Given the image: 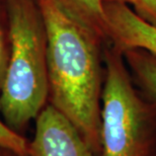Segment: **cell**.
<instances>
[{
  "instance_id": "9",
  "label": "cell",
  "mask_w": 156,
  "mask_h": 156,
  "mask_svg": "<svg viewBox=\"0 0 156 156\" xmlns=\"http://www.w3.org/2000/svg\"><path fill=\"white\" fill-rule=\"evenodd\" d=\"M0 149L14 156H30L29 142L16 131L0 120Z\"/></svg>"
},
{
  "instance_id": "8",
  "label": "cell",
  "mask_w": 156,
  "mask_h": 156,
  "mask_svg": "<svg viewBox=\"0 0 156 156\" xmlns=\"http://www.w3.org/2000/svg\"><path fill=\"white\" fill-rule=\"evenodd\" d=\"M10 53L9 20L5 0H0V92L4 82Z\"/></svg>"
},
{
  "instance_id": "7",
  "label": "cell",
  "mask_w": 156,
  "mask_h": 156,
  "mask_svg": "<svg viewBox=\"0 0 156 156\" xmlns=\"http://www.w3.org/2000/svg\"><path fill=\"white\" fill-rule=\"evenodd\" d=\"M73 17L108 43V23L104 0H57Z\"/></svg>"
},
{
  "instance_id": "1",
  "label": "cell",
  "mask_w": 156,
  "mask_h": 156,
  "mask_svg": "<svg viewBox=\"0 0 156 156\" xmlns=\"http://www.w3.org/2000/svg\"><path fill=\"white\" fill-rule=\"evenodd\" d=\"M48 39V104L79 131L101 156L105 41L73 17L57 0H39Z\"/></svg>"
},
{
  "instance_id": "4",
  "label": "cell",
  "mask_w": 156,
  "mask_h": 156,
  "mask_svg": "<svg viewBox=\"0 0 156 156\" xmlns=\"http://www.w3.org/2000/svg\"><path fill=\"white\" fill-rule=\"evenodd\" d=\"M30 156H98L75 126L51 105L36 118Z\"/></svg>"
},
{
  "instance_id": "10",
  "label": "cell",
  "mask_w": 156,
  "mask_h": 156,
  "mask_svg": "<svg viewBox=\"0 0 156 156\" xmlns=\"http://www.w3.org/2000/svg\"><path fill=\"white\" fill-rule=\"evenodd\" d=\"M104 2L128 5L138 16L156 27V0H104Z\"/></svg>"
},
{
  "instance_id": "11",
  "label": "cell",
  "mask_w": 156,
  "mask_h": 156,
  "mask_svg": "<svg viewBox=\"0 0 156 156\" xmlns=\"http://www.w3.org/2000/svg\"><path fill=\"white\" fill-rule=\"evenodd\" d=\"M0 150H1V149H0Z\"/></svg>"
},
{
  "instance_id": "2",
  "label": "cell",
  "mask_w": 156,
  "mask_h": 156,
  "mask_svg": "<svg viewBox=\"0 0 156 156\" xmlns=\"http://www.w3.org/2000/svg\"><path fill=\"white\" fill-rule=\"evenodd\" d=\"M5 1L10 53L0 92V114L18 132L48 105V39L39 0Z\"/></svg>"
},
{
  "instance_id": "6",
  "label": "cell",
  "mask_w": 156,
  "mask_h": 156,
  "mask_svg": "<svg viewBox=\"0 0 156 156\" xmlns=\"http://www.w3.org/2000/svg\"><path fill=\"white\" fill-rule=\"evenodd\" d=\"M123 56L136 86L156 105V54L136 48L125 50Z\"/></svg>"
},
{
  "instance_id": "3",
  "label": "cell",
  "mask_w": 156,
  "mask_h": 156,
  "mask_svg": "<svg viewBox=\"0 0 156 156\" xmlns=\"http://www.w3.org/2000/svg\"><path fill=\"white\" fill-rule=\"evenodd\" d=\"M101 156H156V105L136 86L123 53L105 45Z\"/></svg>"
},
{
  "instance_id": "5",
  "label": "cell",
  "mask_w": 156,
  "mask_h": 156,
  "mask_svg": "<svg viewBox=\"0 0 156 156\" xmlns=\"http://www.w3.org/2000/svg\"><path fill=\"white\" fill-rule=\"evenodd\" d=\"M108 43L123 53L129 49H144L156 54V27L121 3H105Z\"/></svg>"
}]
</instances>
